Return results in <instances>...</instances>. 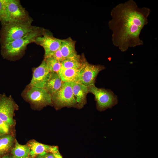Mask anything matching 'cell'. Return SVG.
Listing matches in <instances>:
<instances>
[{"label":"cell","mask_w":158,"mask_h":158,"mask_svg":"<svg viewBox=\"0 0 158 158\" xmlns=\"http://www.w3.org/2000/svg\"><path fill=\"white\" fill-rule=\"evenodd\" d=\"M150 12V8L139 7L134 0H128L113 8L108 23L113 45L124 52L129 48L143 45L140 35L148 23Z\"/></svg>","instance_id":"obj_1"},{"label":"cell","mask_w":158,"mask_h":158,"mask_svg":"<svg viewBox=\"0 0 158 158\" xmlns=\"http://www.w3.org/2000/svg\"><path fill=\"white\" fill-rule=\"evenodd\" d=\"M32 20L26 21H8L2 23L0 41L1 44L21 38L35 30Z\"/></svg>","instance_id":"obj_2"},{"label":"cell","mask_w":158,"mask_h":158,"mask_svg":"<svg viewBox=\"0 0 158 158\" xmlns=\"http://www.w3.org/2000/svg\"><path fill=\"white\" fill-rule=\"evenodd\" d=\"M45 30L37 27L21 38L1 44L2 55L6 58H11L20 55L25 50L28 44L34 42L37 37L43 34Z\"/></svg>","instance_id":"obj_3"},{"label":"cell","mask_w":158,"mask_h":158,"mask_svg":"<svg viewBox=\"0 0 158 158\" xmlns=\"http://www.w3.org/2000/svg\"><path fill=\"white\" fill-rule=\"evenodd\" d=\"M81 58V65L80 68L78 82L87 87L95 85L96 79L99 73L105 68L100 65L90 64L86 60L84 55H82Z\"/></svg>","instance_id":"obj_4"},{"label":"cell","mask_w":158,"mask_h":158,"mask_svg":"<svg viewBox=\"0 0 158 158\" xmlns=\"http://www.w3.org/2000/svg\"><path fill=\"white\" fill-rule=\"evenodd\" d=\"M88 92L95 96L97 109L103 111L111 108L117 104V96L110 90L98 88L95 85L88 87Z\"/></svg>","instance_id":"obj_5"},{"label":"cell","mask_w":158,"mask_h":158,"mask_svg":"<svg viewBox=\"0 0 158 158\" xmlns=\"http://www.w3.org/2000/svg\"><path fill=\"white\" fill-rule=\"evenodd\" d=\"M51 97L52 102L59 107H73L77 104L71 82H63L60 88Z\"/></svg>","instance_id":"obj_6"},{"label":"cell","mask_w":158,"mask_h":158,"mask_svg":"<svg viewBox=\"0 0 158 158\" xmlns=\"http://www.w3.org/2000/svg\"><path fill=\"white\" fill-rule=\"evenodd\" d=\"M6 16L5 22L32 20L18 0H6Z\"/></svg>","instance_id":"obj_7"},{"label":"cell","mask_w":158,"mask_h":158,"mask_svg":"<svg viewBox=\"0 0 158 158\" xmlns=\"http://www.w3.org/2000/svg\"><path fill=\"white\" fill-rule=\"evenodd\" d=\"M24 95L28 100L37 107H44L52 103L51 95L44 88L29 85Z\"/></svg>","instance_id":"obj_8"},{"label":"cell","mask_w":158,"mask_h":158,"mask_svg":"<svg viewBox=\"0 0 158 158\" xmlns=\"http://www.w3.org/2000/svg\"><path fill=\"white\" fill-rule=\"evenodd\" d=\"M62 40L54 37L45 30L43 34L37 37L34 42L42 46L45 52L44 58L51 57L59 49Z\"/></svg>","instance_id":"obj_9"},{"label":"cell","mask_w":158,"mask_h":158,"mask_svg":"<svg viewBox=\"0 0 158 158\" xmlns=\"http://www.w3.org/2000/svg\"><path fill=\"white\" fill-rule=\"evenodd\" d=\"M14 102L10 97L0 94V118L10 126L14 124Z\"/></svg>","instance_id":"obj_10"},{"label":"cell","mask_w":158,"mask_h":158,"mask_svg":"<svg viewBox=\"0 0 158 158\" xmlns=\"http://www.w3.org/2000/svg\"><path fill=\"white\" fill-rule=\"evenodd\" d=\"M50 76V72L44 59L40 65L34 69L30 85L44 88L46 83L49 79Z\"/></svg>","instance_id":"obj_11"},{"label":"cell","mask_w":158,"mask_h":158,"mask_svg":"<svg viewBox=\"0 0 158 158\" xmlns=\"http://www.w3.org/2000/svg\"><path fill=\"white\" fill-rule=\"evenodd\" d=\"M76 41L71 37L62 40L59 49L64 59L74 57L78 55L75 49Z\"/></svg>","instance_id":"obj_12"},{"label":"cell","mask_w":158,"mask_h":158,"mask_svg":"<svg viewBox=\"0 0 158 158\" xmlns=\"http://www.w3.org/2000/svg\"><path fill=\"white\" fill-rule=\"evenodd\" d=\"M73 95L77 104L82 107L86 100L88 87L78 82H71Z\"/></svg>","instance_id":"obj_13"},{"label":"cell","mask_w":158,"mask_h":158,"mask_svg":"<svg viewBox=\"0 0 158 158\" xmlns=\"http://www.w3.org/2000/svg\"><path fill=\"white\" fill-rule=\"evenodd\" d=\"M63 83L57 73L50 72V77L46 82L44 88L52 95L60 88Z\"/></svg>","instance_id":"obj_14"},{"label":"cell","mask_w":158,"mask_h":158,"mask_svg":"<svg viewBox=\"0 0 158 158\" xmlns=\"http://www.w3.org/2000/svg\"><path fill=\"white\" fill-rule=\"evenodd\" d=\"M28 145L30 149L29 156L31 158H34L46 152H50L52 146L42 144L35 140L30 141Z\"/></svg>","instance_id":"obj_15"},{"label":"cell","mask_w":158,"mask_h":158,"mask_svg":"<svg viewBox=\"0 0 158 158\" xmlns=\"http://www.w3.org/2000/svg\"><path fill=\"white\" fill-rule=\"evenodd\" d=\"M79 70L61 68L58 73L63 82H78Z\"/></svg>","instance_id":"obj_16"},{"label":"cell","mask_w":158,"mask_h":158,"mask_svg":"<svg viewBox=\"0 0 158 158\" xmlns=\"http://www.w3.org/2000/svg\"><path fill=\"white\" fill-rule=\"evenodd\" d=\"M14 141L13 137L8 134L0 136V156L7 152L10 149Z\"/></svg>","instance_id":"obj_17"},{"label":"cell","mask_w":158,"mask_h":158,"mask_svg":"<svg viewBox=\"0 0 158 158\" xmlns=\"http://www.w3.org/2000/svg\"><path fill=\"white\" fill-rule=\"evenodd\" d=\"M30 150L28 145H21L16 141L11 152L14 158H26L29 156Z\"/></svg>","instance_id":"obj_18"},{"label":"cell","mask_w":158,"mask_h":158,"mask_svg":"<svg viewBox=\"0 0 158 158\" xmlns=\"http://www.w3.org/2000/svg\"><path fill=\"white\" fill-rule=\"evenodd\" d=\"M61 64V68H80L81 65V56L78 55L76 57L65 59Z\"/></svg>","instance_id":"obj_19"},{"label":"cell","mask_w":158,"mask_h":158,"mask_svg":"<svg viewBox=\"0 0 158 158\" xmlns=\"http://www.w3.org/2000/svg\"><path fill=\"white\" fill-rule=\"evenodd\" d=\"M50 72L57 73L61 68V64L59 61L52 57L44 58Z\"/></svg>","instance_id":"obj_20"},{"label":"cell","mask_w":158,"mask_h":158,"mask_svg":"<svg viewBox=\"0 0 158 158\" xmlns=\"http://www.w3.org/2000/svg\"><path fill=\"white\" fill-rule=\"evenodd\" d=\"M6 0H0V21L1 23L6 20Z\"/></svg>","instance_id":"obj_21"},{"label":"cell","mask_w":158,"mask_h":158,"mask_svg":"<svg viewBox=\"0 0 158 158\" xmlns=\"http://www.w3.org/2000/svg\"><path fill=\"white\" fill-rule=\"evenodd\" d=\"M9 126L0 118V135L7 134L9 131Z\"/></svg>","instance_id":"obj_22"},{"label":"cell","mask_w":158,"mask_h":158,"mask_svg":"<svg viewBox=\"0 0 158 158\" xmlns=\"http://www.w3.org/2000/svg\"><path fill=\"white\" fill-rule=\"evenodd\" d=\"M51 57L57 59L61 63L65 59L59 49L56 51Z\"/></svg>","instance_id":"obj_23"},{"label":"cell","mask_w":158,"mask_h":158,"mask_svg":"<svg viewBox=\"0 0 158 158\" xmlns=\"http://www.w3.org/2000/svg\"><path fill=\"white\" fill-rule=\"evenodd\" d=\"M50 152L53 154L54 158H62L57 147L56 146H52Z\"/></svg>","instance_id":"obj_24"},{"label":"cell","mask_w":158,"mask_h":158,"mask_svg":"<svg viewBox=\"0 0 158 158\" xmlns=\"http://www.w3.org/2000/svg\"><path fill=\"white\" fill-rule=\"evenodd\" d=\"M36 158H54L53 154L50 152H46L37 155Z\"/></svg>","instance_id":"obj_25"},{"label":"cell","mask_w":158,"mask_h":158,"mask_svg":"<svg viewBox=\"0 0 158 158\" xmlns=\"http://www.w3.org/2000/svg\"><path fill=\"white\" fill-rule=\"evenodd\" d=\"M0 158H14L13 156H10L8 155H5L2 157H0Z\"/></svg>","instance_id":"obj_26"},{"label":"cell","mask_w":158,"mask_h":158,"mask_svg":"<svg viewBox=\"0 0 158 158\" xmlns=\"http://www.w3.org/2000/svg\"><path fill=\"white\" fill-rule=\"evenodd\" d=\"M26 158H31L30 157H27Z\"/></svg>","instance_id":"obj_27"}]
</instances>
